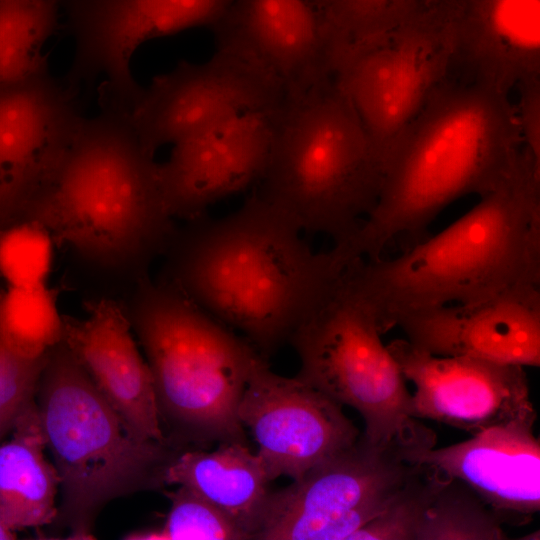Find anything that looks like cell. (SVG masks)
Wrapping results in <instances>:
<instances>
[{
    "label": "cell",
    "mask_w": 540,
    "mask_h": 540,
    "mask_svg": "<svg viewBox=\"0 0 540 540\" xmlns=\"http://www.w3.org/2000/svg\"><path fill=\"white\" fill-rule=\"evenodd\" d=\"M177 243L170 280L266 359L334 289L352 262L315 251L254 191L234 212L192 220Z\"/></svg>",
    "instance_id": "obj_1"
},
{
    "label": "cell",
    "mask_w": 540,
    "mask_h": 540,
    "mask_svg": "<svg viewBox=\"0 0 540 540\" xmlns=\"http://www.w3.org/2000/svg\"><path fill=\"white\" fill-rule=\"evenodd\" d=\"M523 149L511 94L450 69L396 143L375 208L340 247L352 259L382 257L454 201L494 190Z\"/></svg>",
    "instance_id": "obj_2"
},
{
    "label": "cell",
    "mask_w": 540,
    "mask_h": 540,
    "mask_svg": "<svg viewBox=\"0 0 540 540\" xmlns=\"http://www.w3.org/2000/svg\"><path fill=\"white\" fill-rule=\"evenodd\" d=\"M441 232L397 257L347 269L382 334L401 314L475 305L540 287V161L526 148L513 171Z\"/></svg>",
    "instance_id": "obj_3"
},
{
    "label": "cell",
    "mask_w": 540,
    "mask_h": 540,
    "mask_svg": "<svg viewBox=\"0 0 540 540\" xmlns=\"http://www.w3.org/2000/svg\"><path fill=\"white\" fill-rule=\"evenodd\" d=\"M84 117L48 185L23 217L85 260L107 269L137 265L173 237L158 162L140 142L129 112L100 102Z\"/></svg>",
    "instance_id": "obj_4"
},
{
    "label": "cell",
    "mask_w": 540,
    "mask_h": 540,
    "mask_svg": "<svg viewBox=\"0 0 540 540\" xmlns=\"http://www.w3.org/2000/svg\"><path fill=\"white\" fill-rule=\"evenodd\" d=\"M384 165L334 77L286 96L254 192L302 233L344 244L375 208Z\"/></svg>",
    "instance_id": "obj_5"
},
{
    "label": "cell",
    "mask_w": 540,
    "mask_h": 540,
    "mask_svg": "<svg viewBox=\"0 0 540 540\" xmlns=\"http://www.w3.org/2000/svg\"><path fill=\"white\" fill-rule=\"evenodd\" d=\"M126 311L170 441L247 444L238 406L261 354L170 281H141Z\"/></svg>",
    "instance_id": "obj_6"
},
{
    "label": "cell",
    "mask_w": 540,
    "mask_h": 540,
    "mask_svg": "<svg viewBox=\"0 0 540 540\" xmlns=\"http://www.w3.org/2000/svg\"><path fill=\"white\" fill-rule=\"evenodd\" d=\"M35 401L60 477L55 520L69 539H93L95 520L112 500L165 486L175 445L135 435L63 343L48 357Z\"/></svg>",
    "instance_id": "obj_7"
},
{
    "label": "cell",
    "mask_w": 540,
    "mask_h": 540,
    "mask_svg": "<svg viewBox=\"0 0 540 540\" xmlns=\"http://www.w3.org/2000/svg\"><path fill=\"white\" fill-rule=\"evenodd\" d=\"M346 270L289 338L300 363L296 376L340 405L355 409L370 441H399L407 446L435 443L433 431L413 417L406 380L382 342L373 310L354 291Z\"/></svg>",
    "instance_id": "obj_8"
},
{
    "label": "cell",
    "mask_w": 540,
    "mask_h": 540,
    "mask_svg": "<svg viewBox=\"0 0 540 540\" xmlns=\"http://www.w3.org/2000/svg\"><path fill=\"white\" fill-rule=\"evenodd\" d=\"M454 0H439L398 27L341 55L334 79L384 165L401 135L448 75Z\"/></svg>",
    "instance_id": "obj_9"
},
{
    "label": "cell",
    "mask_w": 540,
    "mask_h": 540,
    "mask_svg": "<svg viewBox=\"0 0 540 540\" xmlns=\"http://www.w3.org/2000/svg\"><path fill=\"white\" fill-rule=\"evenodd\" d=\"M404 447L399 441L373 442L360 433L301 479L270 491L252 539L349 540L418 470L405 458Z\"/></svg>",
    "instance_id": "obj_10"
},
{
    "label": "cell",
    "mask_w": 540,
    "mask_h": 540,
    "mask_svg": "<svg viewBox=\"0 0 540 540\" xmlns=\"http://www.w3.org/2000/svg\"><path fill=\"white\" fill-rule=\"evenodd\" d=\"M233 0H60L74 41L67 83L79 88L99 76L100 101L130 112L143 87L130 61L144 43L184 30L210 29Z\"/></svg>",
    "instance_id": "obj_11"
},
{
    "label": "cell",
    "mask_w": 540,
    "mask_h": 540,
    "mask_svg": "<svg viewBox=\"0 0 540 540\" xmlns=\"http://www.w3.org/2000/svg\"><path fill=\"white\" fill-rule=\"evenodd\" d=\"M285 98L284 89L260 67L215 48L202 62L181 61L155 76L129 118L140 142L155 153L239 115L274 110Z\"/></svg>",
    "instance_id": "obj_12"
},
{
    "label": "cell",
    "mask_w": 540,
    "mask_h": 540,
    "mask_svg": "<svg viewBox=\"0 0 540 540\" xmlns=\"http://www.w3.org/2000/svg\"><path fill=\"white\" fill-rule=\"evenodd\" d=\"M238 418L257 442L270 481L301 479L360 435L342 405L297 376L275 373L262 355L249 372Z\"/></svg>",
    "instance_id": "obj_13"
},
{
    "label": "cell",
    "mask_w": 540,
    "mask_h": 540,
    "mask_svg": "<svg viewBox=\"0 0 540 540\" xmlns=\"http://www.w3.org/2000/svg\"><path fill=\"white\" fill-rule=\"evenodd\" d=\"M209 30L215 48L260 67L286 96L333 78L344 50L328 0H233Z\"/></svg>",
    "instance_id": "obj_14"
},
{
    "label": "cell",
    "mask_w": 540,
    "mask_h": 540,
    "mask_svg": "<svg viewBox=\"0 0 540 540\" xmlns=\"http://www.w3.org/2000/svg\"><path fill=\"white\" fill-rule=\"evenodd\" d=\"M79 88L49 68L0 85V226L50 182L82 119Z\"/></svg>",
    "instance_id": "obj_15"
},
{
    "label": "cell",
    "mask_w": 540,
    "mask_h": 540,
    "mask_svg": "<svg viewBox=\"0 0 540 540\" xmlns=\"http://www.w3.org/2000/svg\"><path fill=\"white\" fill-rule=\"evenodd\" d=\"M387 348L412 394L414 418L472 435L537 414L524 367L467 356H438L395 339Z\"/></svg>",
    "instance_id": "obj_16"
},
{
    "label": "cell",
    "mask_w": 540,
    "mask_h": 540,
    "mask_svg": "<svg viewBox=\"0 0 540 540\" xmlns=\"http://www.w3.org/2000/svg\"><path fill=\"white\" fill-rule=\"evenodd\" d=\"M278 108L239 115L171 146L158 176L173 219L195 220L211 205L254 188L270 157Z\"/></svg>",
    "instance_id": "obj_17"
},
{
    "label": "cell",
    "mask_w": 540,
    "mask_h": 540,
    "mask_svg": "<svg viewBox=\"0 0 540 540\" xmlns=\"http://www.w3.org/2000/svg\"><path fill=\"white\" fill-rule=\"evenodd\" d=\"M537 414L488 428L447 447H405V458L470 488L504 524H527L540 510Z\"/></svg>",
    "instance_id": "obj_18"
},
{
    "label": "cell",
    "mask_w": 540,
    "mask_h": 540,
    "mask_svg": "<svg viewBox=\"0 0 540 540\" xmlns=\"http://www.w3.org/2000/svg\"><path fill=\"white\" fill-rule=\"evenodd\" d=\"M414 347L438 356L540 366V287L507 293L475 305H443L398 316Z\"/></svg>",
    "instance_id": "obj_19"
},
{
    "label": "cell",
    "mask_w": 540,
    "mask_h": 540,
    "mask_svg": "<svg viewBox=\"0 0 540 540\" xmlns=\"http://www.w3.org/2000/svg\"><path fill=\"white\" fill-rule=\"evenodd\" d=\"M85 309L82 319L63 315L62 343L135 435L170 442L152 373L134 340L127 311L107 298L87 302Z\"/></svg>",
    "instance_id": "obj_20"
},
{
    "label": "cell",
    "mask_w": 540,
    "mask_h": 540,
    "mask_svg": "<svg viewBox=\"0 0 540 540\" xmlns=\"http://www.w3.org/2000/svg\"><path fill=\"white\" fill-rule=\"evenodd\" d=\"M451 70L508 94L540 78V0H454Z\"/></svg>",
    "instance_id": "obj_21"
},
{
    "label": "cell",
    "mask_w": 540,
    "mask_h": 540,
    "mask_svg": "<svg viewBox=\"0 0 540 540\" xmlns=\"http://www.w3.org/2000/svg\"><path fill=\"white\" fill-rule=\"evenodd\" d=\"M261 459L247 444L220 443L207 452L184 450L167 466L165 485L187 486L233 519L252 535L270 492Z\"/></svg>",
    "instance_id": "obj_22"
},
{
    "label": "cell",
    "mask_w": 540,
    "mask_h": 540,
    "mask_svg": "<svg viewBox=\"0 0 540 540\" xmlns=\"http://www.w3.org/2000/svg\"><path fill=\"white\" fill-rule=\"evenodd\" d=\"M0 441V515L14 531L53 523L60 477L44 450L46 440L35 399Z\"/></svg>",
    "instance_id": "obj_23"
},
{
    "label": "cell",
    "mask_w": 540,
    "mask_h": 540,
    "mask_svg": "<svg viewBox=\"0 0 540 540\" xmlns=\"http://www.w3.org/2000/svg\"><path fill=\"white\" fill-rule=\"evenodd\" d=\"M60 0L0 1V85L48 68L43 44L60 28Z\"/></svg>",
    "instance_id": "obj_24"
},
{
    "label": "cell",
    "mask_w": 540,
    "mask_h": 540,
    "mask_svg": "<svg viewBox=\"0 0 540 540\" xmlns=\"http://www.w3.org/2000/svg\"><path fill=\"white\" fill-rule=\"evenodd\" d=\"M431 469V468H430ZM433 472L415 540H502L504 522L463 483Z\"/></svg>",
    "instance_id": "obj_25"
},
{
    "label": "cell",
    "mask_w": 540,
    "mask_h": 540,
    "mask_svg": "<svg viewBox=\"0 0 540 540\" xmlns=\"http://www.w3.org/2000/svg\"><path fill=\"white\" fill-rule=\"evenodd\" d=\"M0 336L19 358L44 359L63 341V315L47 284L0 289Z\"/></svg>",
    "instance_id": "obj_26"
},
{
    "label": "cell",
    "mask_w": 540,
    "mask_h": 540,
    "mask_svg": "<svg viewBox=\"0 0 540 540\" xmlns=\"http://www.w3.org/2000/svg\"><path fill=\"white\" fill-rule=\"evenodd\" d=\"M166 491L170 509L158 528L136 530L123 538L130 540H242L243 529L222 510L193 489L177 485Z\"/></svg>",
    "instance_id": "obj_27"
},
{
    "label": "cell",
    "mask_w": 540,
    "mask_h": 540,
    "mask_svg": "<svg viewBox=\"0 0 540 540\" xmlns=\"http://www.w3.org/2000/svg\"><path fill=\"white\" fill-rule=\"evenodd\" d=\"M54 238L39 222L20 217L0 226V277L7 286L47 284Z\"/></svg>",
    "instance_id": "obj_28"
},
{
    "label": "cell",
    "mask_w": 540,
    "mask_h": 540,
    "mask_svg": "<svg viewBox=\"0 0 540 540\" xmlns=\"http://www.w3.org/2000/svg\"><path fill=\"white\" fill-rule=\"evenodd\" d=\"M437 1L328 0V3L344 52L398 27Z\"/></svg>",
    "instance_id": "obj_29"
},
{
    "label": "cell",
    "mask_w": 540,
    "mask_h": 540,
    "mask_svg": "<svg viewBox=\"0 0 540 540\" xmlns=\"http://www.w3.org/2000/svg\"><path fill=\"white\" fill-rule=\"evenodd\" d=\"M48 357L36 361L21 359L0 336V441L9 434L26 405L35 399Z\"/></svg>",
    "instance_id": "obj_30"
},
{
    "label": "cell",
    "mask_w": 540,
    "mask_h": 540,
    "mask_svg": "<svg viewBox=\"0 0 540 540\" xmlns=\"http://www.w3.org/2000/svg\"><path fill=\"white\" fill-rule=\"evenodd\" d=\"M517 118L524 147L540 160V78L518 85L514 90Z\"/></svg>",
    "instance_id": "obj_31"
},
{
    "label": "cell",
    "mask_w": 540,
    "mask_h": 540,
    "mask_svg": "<svg viewBox=\"0 0 540 540\" xmlns=\"http://www.w3.org/2000/svg\"><path fill=\"white\" fill-rule=\"evenodd\" d=\"M16 536V531L11 529L0 515V540L15 539Z\"/></svg>",
    "instance_id": "obj_32"
},
{
    "label": "cell",
    "mask_w": 540,
    "mask_h": 540,
    "mask_svg": "<svg viewBox=\"0 0 540 540\" xmlns=\"http://www.w3.org/2000/svg\"><path fill=\"white\" fill-rule=\"evenodd\" d=\"M0 1H3V0H0Z\"/></svg>",
    "instance_id": "obj_33"
}]
</instances>
